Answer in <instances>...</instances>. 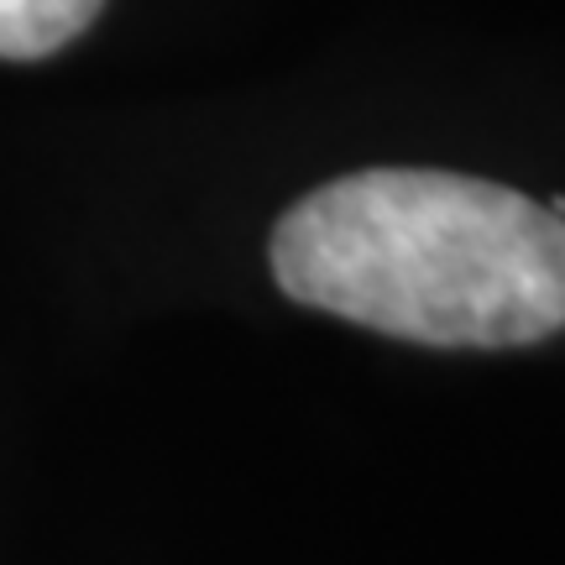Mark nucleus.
Segmentation results:
<instances>
[{"label":"nucleus","mask_w":565,"mask_h":565,"mask_svg":"<svg viewBox=\"0 0 565 565\" xmlns=\"http://www.w3.org/2000/svg\"><path fill=\"white\" fill-rule=\"evenodd\" d=\"M294 303L419 345H534L565 330V221L508 183L362 168L273 225Z\"/></svg>","instance_id":"nucleus-1"},{"label":"nucleus","mask_w":565,"mask_h":565,"mask_svg":"<svg viewBox=\"0 0 565 565\" xmlns=\"http://www.w3.org/2000/svg\"><path fill=\"white\" fill-rule=\"evenodd\" d=\"M105 0H0V58H47L100 17Z\"/></svg>","instance_id":"nucleus-2"}]
</instances>
